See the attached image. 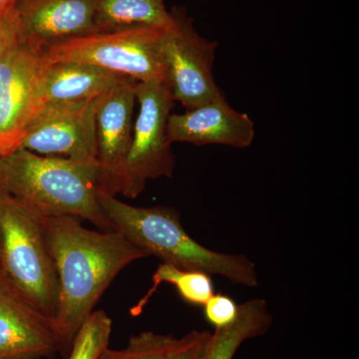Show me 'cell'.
Here are the masks:
<instances>
[{
    "label": "cell",
    "mask_w": 359,
    "mask_h": 359,
    "mask_svg": "<svg viewBox=\"0 0 359 359\" xmlns=\"http://www.w3.org/2000/svg\"><path fill=\"white\" fill-rule=\"evenodd\" d=\"M167 133L171 144L245 149L254 142L256 128L250 116L231 107L224 95L181 114L170 115Z\"/></svg>",
    "instance_id": "4fadbf2b"
},
{
    "label": "cell",
    "mask_w": 359,
    "mask_h": 359,
    "mask_svg": "<svg viewBox=\"0 0 359 359\" xmlns=\"http://www.w3.org/2000/svg\"><path fill=\"white\" fill-rule=\"evenodd\" d=\"M58 351L53 318L28 304L0 278V359H45Z\"/></svg>",
    "instance_id": "7c38bea8"
},
{
    "label": "cell",
    "mask_w": 359,
    "mask_h": 359,
    "mask_svg": "<svg viewBox=\"0 0 359 359\" xmlns=\"http://www.w3.org/2000/svg\"><path fill=\"white\" fill-rule=\"evenodd\" d=\"M130 79L100 97L95 115L99 188L114 196L116 181L128 154L136 106V85Z\"/></svg>",
    "instance_id": "8fae6325"
},
{
    "label": "cell",
    "mask_w": 359,
    "mask_h": 359,
    "mask_svg": "<svg viewBox=\"0 0 359 359\" xmlns=\"http://www.w3.org/2000/svg\"><path fill=\"white\" fill-rule=\"evenodd\" d=\"M20 0H0V18H11Z\"/></svg>",
    "instance_id": "603a6c76"
},
{
    "label": "cell",
    "mask_w": 359,
    "mask_h": 359,
    "mask_svg": "<svg viewBox=\"0 0 359 359\" xmlns=\"http://www.w3.org/2000/svg\"><path fill=\"white\" fill-rule=\"evenodd\" d=\"M41 54L16 44L0 60V157L20 148L26 126L43 105Z\"/></svg>",
    "instance_id": "9c48e42d"
},
{
    "label": "cell",
    "mask_w": 359,
    "mask_h": 359,
    "mask_svg": "<svg viewBox=\"0 0 359 359\" xmlns=\"http://www.w3.org/2000/svg\"><path fill=\"white\" fill-rule=\"evenodd\" d=\"M98 201L112 230L149 257L185 271L223 276L236 285H259L256 266L249 257L215 252L200 245L184 230L178 212L172 208L136 207L100 190Z\"/></svg>",
    "instance_id": "3957f363"
},
{
    "label": "cell",
    "mask_w": 359,
    "mask_h": 359,
    "mask_svg": "<svg viewBox=\"0 0 359 359\" xmlns=\"http://www.w3.org/2000/svg\"><path fill=\"white\" fill-rule=\"evenodd\" d=\"M212 337L208 330H192L178 339L168 359H208Z\"/></svg>",
    "instance_id": "ffe728a7"
},
{
    "label": "cell",
    "mask_w": 359,
    "mask_h": 359,
    "mask_svg": "<svg viewBox=\"0 0 359 359\" xmlns=\"http://www.w3.org/2000/svg\"><path fill=\"white\" fill-rule=\"evenodd\" d=\"M16 44H18V29L13 14L11 18H0V60Z\"/></svg>",
    "instance_id": "7402d4cb"
},
{
    "label": "cell",
    "mask_w": 359,
    "mask_h": 359,
    "mask_svg": "<svg viewBox=\"0 0 359 359\" xmlns=\"http://www.w3.org/2000/svg\"><path fill=\"white\" fill-rule=\"evenodd\" d=\"M238 306L228 295H212L204 306L205 320L215 330L231 325L238 318Z\"/></svg>",
    "instance_id": "44dd1931"
},
{
    "label": "cell",
    "mask_w": 359,
    "mask_h": 359,
    "mask_svg": "<svg viewBox=\"0 0 359 359\" xmlns=\"http://www.w3.org/2000/svg\"><path fill=\"white\" fill-rule=\"evenodd\" d=\"M112 327V318L106 311H93L78 330L68 359L100 358L109 346Z\"/></svg>",
    "instance_id": "ac0fdd59"
},
{
    "label": "cell",
    "mask_w": 359,
    "mask_h": 359,
    "mask_svg": "<svg viewBox=\"0 0 359 359\" xmlns=\"http://www.w3.org/2000/svg\"><path fill=\"white\" fill-rule=\"evenodd\" d=\"M167 27L143 26L92 33L51 45L41 56L47 63L78 61L137 82H164L161 44Z\"/></svg>",
    "instance_id": "8992f818"
},
{
    "label": "cell",
    "mask_w": 359,
    "mask_h": 359,
    "mask_svg": "<svg viewBox=\"0 0 359 359\" xmlns=\"http://www.w3.org/2000/svg\"><path fill=\"white\" fill-rule=\"evenodd\" d=\"M138 114L134 120L128 154L114 188V196L136 198L151 180L172 178L175 157L167 126L175 100L164 82H138Z\"/></svg>",
    "instance_id": "5b68a950"
},
{
    "label": "cell",
    "mask_w": 359,
    "mask_h": 359,
    "mask_svg": "<svg viewBox=\"0 0 359 359\" xmlns=\"http://www.w3.org/2000/svg\"><path fill=\"white\" fill-rule=\"evenodd\" d=\"M96 0H20L18 44L41 54L51 45L97 33Z\"/></svg>",
    "instance_id": "30bf717a"
},
{
    "label": "cell",
    "mask_w": 359,
    "mask_h": 359,
    "mask_svg": "<svg viewBox=\"0 0 359 359\" xmlns=\"http://www.w3.org/2000/svg\"><path fill=\"white\" fill-rule=\"evenodd\" d=\"M152 282L153 285L150 290L136 306L132 309L131 313L135 316L140 314L150 297L162 283L174 285L180 297L193 306H204L205 302L215 294L211 276L202 271H185L177 268L173 264H160L153 275Z\"/></svg>",
    "instance_id": "e0dca14e"
},
{
    "label": "cell",
    "mask_w": 359,
    "mask_h": 359,
    "mask_svg": "<svg viewBox=\"0 0 359 359\" xmlns=\"http://www.w3.org/2000/svg\"><path fill=\"white\" fill-rule=\"evenodd\" d=\"M44 226L58 278L54 325L60 353L68 354L78 330L116 276L149 256L117 231L89 230L75 217L44 219Z\"/></svg>",
    "instance_id": "6da1fadb"
},
{
    "label": "cell",
    "mask_w": 359,
    "mask_h": 359,
    "mask_svg": "<svg viewBox=\"0 0 359 359\" xmlns=\"http://www.w3.org/2000/svg\"><path fill=\"white\" fill-rule=\"evenodd\" d=\"M172 18L165 0H96L97 32L143 26L167 27Z\"/></svg>",
    "instance_id": "9a60e30c"
},
{
    "label": "cell",
    "mask_w": 359,
    "mask_h": 359,
    "mask_svg": "<svg viewBox=\"0 0 359 359\" xmlns=\"http://www.w3.org/2000/svg\"><path fill=\"white\" fill-rule=\"evenodd\" d=\"M96 161L47 157L18 148L0 157V194L41 218L75 217L113 231L98 201Z\"/></svg>",
    "instance_id": "7a4b0ae2"
},
{
    "label": "cell",
    "mask_w": 359,
    "mask_h": 359,
    "mask_svg": "<svg viewBox=\"0 0 359 359\" xmlns=\"http://www.w3.org/2000/svg\"><path fill=\"white\" fill-rule=\"evenodd\" d=\"M177 341L173 335L143 332L132 337L125 348L108 347L99 359H168Z\"/></svg>",
    "instance_id": "d6986e66"
},
{
    "label": "cell",
    "mask_w": 359,
    "mask_h": 359,
    "mask_svg": "<svg viewBox=\"0 0 359 359\" xmlns=\"http://www.w3.org/2000/svg\"><path fill=\"white\" fill-rule=\"evenodd\" d=\"M273 320L268 302L263 299L240 304L236 320L228 327L215 330L208 359H233L245 340L266 334Z\"/></svg>",
    "instance_id": "2e32d148"
},
{
    "label": "cell",
    "mask_w": 359,
    "mask_h": 359,
    "mask_svg": "<svg viewBox=\"0 0 359 359\" xmlns=\"http://www.w3.org/2000/svg\"><path fill=\"white\" fill-rule=\"evenodd\" d=\"M100 97L44 103L26 126L20 148L47 157L96 161L95 115Z\"/></svg>",
    "instance_id": "ba28073f"
},
{
    "label": "cell",
    "mask_w": 359,
    "mask_h": 359,
    "mask_svg": "<svg viewBox=\"0 0 359 359\" xmlns=\"http://www.w3.org/2000/svg\"><path fill=\"white\" fill-rule=\"evenodd\" d=\"M128 80V77L88 63L46 62L41 78L42 102L89 100L102 96Z\"/></svg>",
    "instance_id": "5bb4252c"
},
{
    "label": "cell",
    "mask_w": 359,
    "mask_h": 359,
    "mask_svg": "<svg viewBox=\"0 0 359 359\" xmlns=\"http://www.w3.org/2000/svg\"><path fill=\"white\" fill-rule=\"evenodd\" d=\"M0 278L49 318L58 304V278L44 219L0 194Z\"/></svg>",
    "instance_id": "277c9868"
},
{
    "label": "cell",
    "mask_w": 359,
    "mask_h": 359,
    "mask_svg": "<svg viewBox=\"0 0 359 359\" xmlns=\"http://www.w3.org/2000/svg\"><path fill=\"white\" fill-rule=\"evenodd\" d=\"M171 13L161 44L164 83L175 102L193 109L224 96L212 73L218 43L198 32L183 7Z\"/></svg>",
    "instance_id": "52a82bcc"
}]
</instances>
